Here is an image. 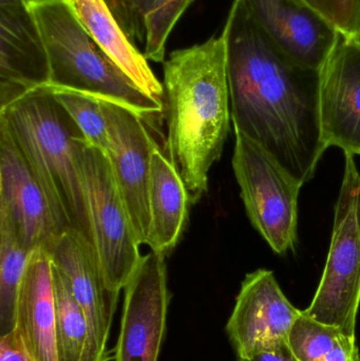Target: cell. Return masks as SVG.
I'll list each match as a JSON object with an SVG mask.
<instances>
[{
  "mask_svg": "<svg viewBox=\"0 0 360 361\" xmlns=\"http://www.w3.org/2000/svg\"><path fill=\"white\" fill-rule=\"evenodd\" d=\"M235 131L268 152L300 185L328 146L319 114V71L285 55L234 0L223 34Z\"/></svg>",
  "mask_w": 360,
  "mask_h": 361,
  "instance_id": "1",
  "label": "cell"
},
{
  "mask_svg": "<svg viewBox=\"0 0 360 361\" xmlns=\"http://www.w3.org/2000/svg\"><path fill=\"white\" fill-rule=\"evenodd\" d=\"M168 158L192 204L209 190V175L230 133V104L223 36L173 51L164 63Z\"/></svg>",
  "mask_w": 360,
  "mask_h": 361,
  "instance_id": "2",
  "label": "cell"
},
{
  "mask_svg": "<svg viewBox=\"0 0 360 361\" xmlns=\"http://www.w3.org/2000/svg\"><path fill=\"white\" fill-rule=\"evenodd\" d=\"M0 121L33 169L61 233L76 231L93 245L80 157L82 135L73 121L46 86L0 108Z\"/></svg>",
  "mask_w": 360,
  "mask_h": 361,
  "instance_id": "3",
  "label": "cell"
},
{
  "mask_svg": "<svg viewBox=\"0 0 360 361\" xmlns=\"http://www.w3.org/2000/svg\"><path fill=\"white\" fill-rule=\"evenodd\" d=\"M48 54L50 84L122 104L151 122L164 103L137 88L92 39L68 0H27Z\"/></svg>",
  "mask_w": 360,
  "mask_h": 361,
  "instance_id": "4",
  "label": "cell"
},
{
  "mask_svg": "<svg viewBox=\"0 0 360 361\" xmlns=\"http://www.w3.org/2000/svg\"><path fill=\"white\" fill-rule=\"evenodd\" d=\"M345 154L329 255L314 299L304 312L355 338L360 305V173L354 156Z\"/></svg>",
  "mask_w": 360,
  "mask_h": 361,
  "instance_id": "5",
  "label": "cell"
},
{
  "mask_svg": "<svg viewBox=\"0 0 360 361\" xmlns=\"http://www.w3.org/2000/svg\"><path fill=\"white\" fill-rule=\"evenodd\" d=\"M93 246L108 288L120 294L142 259L137 240L105 152L80 139Z\"/></svg>",
  "mask_w": 360,
  "mask_h": 361,
  "instance_id": "6",
  "label": "cell"
},
{
  "mask_svg": "<svg viewBox=\"0 0 360 361\" xmlns=\"http://www.w3.org/2000/svg\"><path fill=\"white\" fill-rule=\"evenodd\" d=\"M235 135L232 169L252 225L277 254L295 250L302 185L249 137Z\"/></svg>",
  "mask_w": 360,
  "mask_h": 361,
  "instance_id": "7",
  "label": "cell"
},
{
  "mask_svg": "<svg viewBox=\"0 0 360 361\" xmlns=\"http://www.w3.org/2000/svg\"><path fill=\"white\" fill-rule=\"evenodd\" d=\"M107 123L108 149L114 178L126 204L141 245L149 233V192L152 154L158 146L147 128V121L127 106L101 99Z\"/></svg>",
  "mask_w": 360,
  "mask_h": 361,
  "instance_id": "8",
  "label": "cell"
},
{
  "mask_svg": "<svg viewBox=\"0 0 360 361\" xmlns=\"http://www.w3.org/2000/svg\"><path fill=\"white\" fill-rule=\"evenodd\" d=\"M165 258L151 250L142 256L124 288L114 361H158L170 302Z\"/></svg>",
  "mask_w": 360,
  "mask_h": 361,
  "instance_id": "9",
  "label": "cell"
},
{
  "mask_svg": "<svg viewBox=\"0 0 360 361\" xmlns=\"http://www.w3.org/2000/svg\"><path fill=\"white\" fill-rule=\"evenodd\" d=\"M300 313L285 297L272 271L257 269L247 274L226 324L238 358L287 343L290 331Z\"/></svg>",
  "mask_w": 360,
  "mask_h": 361,
  "instance_id": "10",
  "label": "cell"
},
{
  "mask_svg": "<svg viewBox=\"0 0 360 361\" xmlns=\"http://www.w3.org/2000/svg\"><path fill=\"white\" fill-rule=\"evenodd\" d=\"M0 207L10 214L21 244L48 250L61 229L33 169L0 121Z\"/></svg>",
  "mask_w": 360,
  "mask_h": 361,
  "instance_id": "11",
  "label": "cell"
},
{
  "mask_svg": "<svg viewBox=\"0 0 360 361\" xmlns=\"http://www.w3.org/2000/svg\"><path fill=\"white\" fill-rule=\"evenodd\" d=\"M319 114L328 148L360 156V44L342 34L319 70Z\"/></svg>",
  "mask_w": 360,
  "mask_h": 361,
  "instance_id": "12",
  "label": "cell"
},
{
  "mask_svg": "<svg viewBox=\"0 0 360 361\" xmlns=\"http://www.w3.org/2000/svg\"><path fill=\"white\" fill-rule=\"evenodd\" d=\"M50 84V66L27 0H0V108Z\"/></svg>",
  "mask_w": 360,
  "mask_h": 361,
  "instance_id": "13",
  "label": "cell"
},
{
  "mask_svg": "<svg viewBox=\"0 0 360 361\" xmlns=\"http://www.w3.org/2000/svg\"><path fill=\"white\" fill-rule=\"evenodd\" d=\"M263 33L298 65L321 70L340 33L306 0H242Z\"/></svg>",
  "mask_w": 360,
  "mask_h": 361,
  "instance_id": "14",
  "label": "cell"
},
{
  "mask_svg": "<svg viewBox=\"0 0 360 361\" xmlns=\"http://www.w3.org/2000/svg\"><path fill=\"white\" fill-rule=\"evenodd\" d=\"M48 252L84 311L99 347L108 351L120 294L108 288L92 244L80 233L66 231L56 238Z\"/></svg>",
  "mask_w": 360,
  "mask_h": 361,
  "instance_id": "15",
  "label": "cell"
},
{
  "mask_svg": "<svg viewBox=\"0 0 360 361\" xmlns=\"http://www.w3.org/2000/svg\"><path fill=\"white\" fill-rule=\"evenodd\" d=\"M14 331L32 361H57L52 261L44 248L30 256L17 297Z\"/></svg>",
  "mask_w": 360,
  "mask_h": 361,
  "instance_id": "16",
  "label": "cell"
},
{
  "mask_svg": "<svg viewBox=\"0 0 360 361\" xmlns=\"http://www.w3.org/2000/svg\"><path fill=\"white\" fill-rule=\"evenodd\" d=\"M148 199L150 226L146 244L151 252L167 256L185 231L192 202L185 183L159 145L152 154Z\"/></svg>",
  "mask_w": 360,
  "mask_h": 361,
  "instance_id": "17",
  "label": "cell"
},
{
  "mask_svg": "<svg viewBox=\"0 0 360 361\" xmlns=\"http://www.w3.org/2000/svg\"><path fill=\"white\" fill-rule=\"evenodd\" d=\"M89 35L139 90L164 103V87L104 0H68Z\"/></svg>",
  "mask_w": 360,
  "mask_h": 361,
  "instance_id": "18",
  "label": "cell"
},
{
  "mask_svg": "<svg viewBox=\"0 0 360 361\" xmlns=\"http://www.w3.org/2000/svg\"><path fill=\"white\" fill-rule=\"evenodd\" d=\"M52 271L56 302L57 361H109L110 352L99 347L84 311L53 263Z\"/></svg>",
  "mask_w": 360,
  "mask_h": 361,
  "instance_id": "19",
  "label": "cell"
},
{
  "mask_svg": "<svg viewBox=\"0 0 360 361\" xmlns=\"http://www.w3.org/2000/svg\"><path fill=\"white\" fill-rule=\"evenodd\" d=\"M31 252L21 244L10 214L0 207V336L15 330L17 297Z\"/></svg>",
  "mask_w": 360,
  "mask_h": 361,
  "instance_id": "20",
  "label": "cell"
},
{
  "mask_svg": "<svg viewBox=\"0 0 360 361\" xmlns=\"http://www.w3.org/2000/svg\"><path fill=\"white\" fill-rule=\"evenodd\" d=\"M46 87L55 101L73 121L85 140L106 154L108 149L107 123L101 99L80 91Z\"/></svg>",
  "mask_w": 360,
  "mask_h": 361,
  "instance_id": "21",
  "label": "cell"
},
{
  "mask_svg": "<svg viewBox=\"0 0 360 361\" xmlns=\"http://www.w3.org/2000/svg\"><path fill=\"white\" fill-rule=\"evenodd\" d=\"M345 335L302 311L292 326L287 345L299 361H325Z\"/></svg>",
  "mask_w": 360,
  "mask_h": 361,
  "instance_id": "22",
  "label": "cell"
},
{
  "mask_svg": "<svg viewBox=\"0 0 360 361\" xmlns=\"http://www.w3.org/2000/svg\"><path fill=\"white\" fill-rule=\"evenodd\" d=\"M194 0H156L147 17L146 25V59L164 63L165 44L177 21Z\"/></svg>",
  "mask_w": 360,
  "mask_h": 361,
  "instance_id": "23",
  "label": "cell"
},
{
  "mask_svg": "<svg viewBox=\"0 0 360 361\" xmlns=\"http://www.w3.org/2000/svg\"><path fill=\"white\" fill-rule=\"evenodd\" d=\"M127 37L135 42H145L148 15L156 0H104Z\"/></svg>",
  "mask_w": 360,
  "mask_h": 361,
  "instance_id": "24",
  "label": "cell"
},
{
  "mask_svg": "<svg viewBox=\"0 0 360 361\" xmlns=\"http://www.w3.org/2000/svg\"><path fill=\"white\" fill-rule=\"evenodd\" d=\"M340 34L348 37L359 0H306Z\"/></svg>",
  "mask_w": 360,
  "mask_h": 361,
  "instance_id": "25",
  "label": "cell"
},
{
  "mask_svg": "<svg viewBox=\"0 0 360 361\" xmlns=\"http://www.w3.org/2000/svg\"><path fill=\"white\" fill-rule=\"evenodd\" d=\"M0 361H32L15 331L0 336Z\"/></svg>",
  "mask_w": 360,
  "mask_h": 361,
  "instance_id": "26",
  "label": "cell"
},
{
  "mask_svg": "<svg viewBox=\"0 0 360 361\" xmlns=\"http://www.w3.org/2000/svg\"><path fill=\"white\" fill-rule=\"evenodd\" d=\"M325 361H360L355 338L344 336Z\"/></svg>",
  "mask_w": 360,
  "mask_h": 361,
  "instance_id": "27",
  "label": "cell"
},
{
  "mask_svg": "<svg viewBox=\"0 0 360 361\" xmlns=\"http://www.w3.org/2000/svg\"><path fill=\"white\" fill-rule=\"evenodd\" d=\"M238 361H299L292 353L289 345H281L270 351L261 352L249 357L238 358Z\"/></svg>",
  "mask_w": 360,
  "mask_h": 361,
  "instance_id": "28",
  "label": "cell"
},
{
  "mask_svg": "<svg viewBox=\"0 0 360 361\" xmlns=\"http://www.w3.org/2000/svg\"><path fill=\"white\" fill-rule=\"evenodd\" d=\"M348 39L355 44H360V0L357 4L356 11H355L354 19H353L352 27H351L350 34Z\"/></svg>",
  "mask_w": 360,
  "mask_h": 361,
  "instance_id": "29",
  "label": "cell"
}]
</instances>
